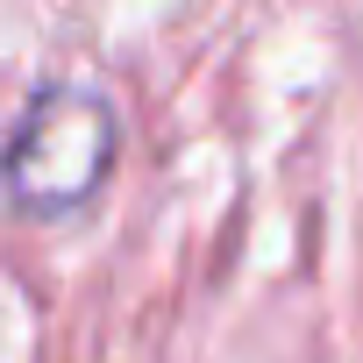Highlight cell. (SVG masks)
Here are the masks:
<instances>
[{
    "instance_id": "1",
    "label": "cell",
    "mask_w": 363,
    "mask_h": 363,
    "mask_svg": "<svg viewBox=\"0 0 363 363\" xmlns=\"http://www.w3.org/2000/svg\"><path fill=\"white\" fill-rule=\"evenodd\" d=\"M121 157V107L93 79H50L29 93L15 114L8 143H0V193L29 221L79 214Z\"/></svg>"
}]
</instances>
